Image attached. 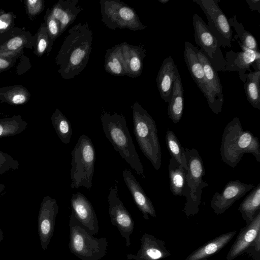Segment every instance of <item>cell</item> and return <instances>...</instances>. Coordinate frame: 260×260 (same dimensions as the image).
<instances>
[{
  "label": "cell",
  "mask_w": 260,
  "mask_h": 260,
  "mask_svg": "<svg viewBox=\"0 0 260 260\" xmlns=\"http://www.w3.org/2000/svg\"><path fill=\"white\" fill-rule=\"evenodd\" d=\"M93 32L87 22L70 28L55 58L58 72L64 79L80 74L88 62L91 52Z\"/></svg>",
  "instance_id": "1"
},
{
  "label": "cell",
  "mask_w": 260,
  "mask_h": 260,
  "mask_svg": "<svg viewBox=\"0 0 260 260\" xmlns=\"http://www.w3.org/2000/svg\"><path fill=\"white\" fill-rule=\"evenodd\" d=\"M221 160L235 168L244 153L252 154L260 162V143L257 137L243 129L239 118L235 117L225 127L220 148Z\"/></svg>",
  "instance_id": "2"
},
{
  "label": "cell",
  "mask_w": 260,
  "mask_h": 260,
  "mask_svg": "<svg viewBox=\"0 0 260 260\" xmlns=\"http://www.w3.org/2000/svg\"><path fill=\"white\" fill-rule=\"evenodd\" d=\"M101 120L105 136L114 150L139 176L144 178V169L129 134L125 116L116 112L111 114L104 112Z\"/></svg>",
  "instance_id": "3"
},
{
  "label": "cell",
  "mask_w": 260,
  "mask_h": 260,
  "mask_svg": "<svg viewBox=\"0 0 260 260\" xmlns=\"http://www.w3.org/2000/svg\"><path fill=\"white\" fill-rule=\"evenodd\" d=\"M134 134L139 148L156 170L161 166V147L154 120L138 102L132 106Z\"/></svg>",
  "instance_id": "4"
},
{
  "label": "cell",
  "mask_w": 260,
  "mask_h": 260,
  "mask_svg": "<svg viewBox=\"0 0 260 260\" xmlns=\"http://www.w3.org/2000/svg\"><path fill=\"white\" fill-rule=\"evenodd\" d=\"M70 176L72 188L92 187L94 171L95 151L91 140L82 135L71 152Z\"/></svg>",
  "instance_id": "5"
},
{
  "label": "cell",
  "mask_w": 260,
  "mask_h": 260,
  "mask_svg": "<svg viewBox=\"0 0 260 260\" xmlns=\"http://www.w3.org/2000/svg\"><path fill=\"white\" fill-rule=\"evenodd\" d=\"M70 252L81 260H100L106 254L108 242L87 232L71 213L69 221Z\"/></svg>",
  "instance_id": "6"
},
{
  "label": "cell",
  "mask_w": 260,
  "mask_h": 260,
  "mask_svg": "<svg viewBox=\"0 0 260 260\" xmlns=\"http://www.w3.org/2000/svg\"><path fill=\"white\" fill-rule=\"evenodd\" d=\"M102 21L109 28L128 29L137 31L146 26L141 21L134 9L119 0H101Z\"/></svg>",
  "instance_id": "7"
},
{
  "label": "cell",
  "mask_w": 260,
  "mask_h": 260,
  "mask_svg": "<svg viewBox=\"0 0 260 260\" xmlns=\"http://www.w3.org/2000/svg\"><path fill=\"white\" fill-rule=\"evenodd\" d=\"M184 150L188 170V193L184 209L187 214L196 213L199 210L203 189L208 184L203 180L205 171L198 151L194 148H185Z\"/></svg>",
  "instance_id": "8"
},
{
  "label": "cell",
  "mask_w": 260,
  "mask_h": 260,
  "mask_svg": "<svg viewBox=\"0 0 260 260\" xmlns=\"http://www.w3.org/2000/svg\"><path fill=\"white\" fill-rule=\"evenodd\" d=\"M203 11L208 20L207 26L219 45L232 48L231 26L226 16L218 5L219 0H194Z\"/></svg>",
  "instance_id": "9"
},
{
  "label": "cell",
  "mask_w": 260,
  "mask_h": 260,
  "mask_svg": "<svg viewBox=\"0 0 260 260\" xmlns=\"http://www.w3.org/2000/svg\"><path fill=\"white\" fill-rule=\"evenodd\" d=\"M192 24L196 44L201 48V50L216 72L224 71L225 60L217 39L204 21L197 14L192 15Z\"/></svg>",
  "instance_id": "10"
},
{
  "label": "cell",
  "mask_w": 260,
  "mask_h": 260,
  "mask_svg": "<svg viewBox=\"0 0 260 260\" xmlns=\"http://www.w3.org/2000/svg\"><path fill=\"white\" fill-rule=\"evenodd\" d=\"M108 212L112 225L116 226L124 239L126 246L131 245L130 236L134 229V221L129 212L120 200L117 184L110 189L108 196Z\"/></svg>",
  "instance_id": "11"
},
{
  "label": "cell",
  "mask_w": 260,
  "mask_h": 260,
  "mask_svg": "<svg viewBox=\"0 0 260 260\" xmlns=\"http://www.w3.org/2000/svg\"><path fill=\"white\" fill-rule=\"evenodd\" d=\"M197 54L202 64L205 75L206 84L205 97L211 110L215 114H218L221 111L224 102L220 78L217 72L202 51L198 49Z\"/></svg>",
  "instance_id": "12"
},
{
  "label": "cell",
  "mask_w": 260,
  "mask_h": 260,
  "mask_svg": "<svg viewBox=\"0 0 260 260\" xmlns=\"http://www.w3.org/2000/svg\"><path fill=\"white\" fill-rule=\"evenodd\" d=\"M59 207L57 201L50 196L43 198L38 217V230L41 247L47 249L52 237Z\"/></svg>",
  "instance_id": "13"
},
{
  "label": "cell",
  "mask_w": 260,
  "mask_h": 260,
  "mask_svg": "<svg viewBox=\"0 0 260 260\" xmlns=\"http://www.w3.org/2000/svg\"><path fill=\"white\" fill-rule=\"evenodd\" d=\"M241 52H235L231 50L226 53L224 71H237L240 79L243 83L246 78V71H260V53L241 47Z\"/></svg>",
  "instance_id": "14"
},
{
  "label": "cell",
  "mask_w": 260,
  "mask_h": 260,
  "mask_svg": "<svg viewBox=\"0 0 260 260\" xmlns=\"http://www.w3.org/2000/svg\"><path fill=\"white\" fill-rule=\"evenodd\" d=\"M254 187L253 184L243 183L239 180H231L221 192L214 194L210 201L211 207L215 213L222 214Z\"/></svg>",
  "instance_id": "15"
},
{
  "label": "cell",
  "mask_w": 260,
  "mask_h": 260,
  "mask_svg": "<svg viewBox=\"0 0 260 260\" xmlns=\"http://www.w3.org/2000/svg\"><path fill=\"white\" fill-rule=\"evenodd\" d=\"M71 214L79 223L90 234L99 232L97 216L92 205L82 193L72 194L71 199Z\"/></svg>",
  "instance_id": "16"
},
{
  "label": "cell",
  "mask_w": 260,
  "mask_h": 260,
  "mask_svg": "<svg viewBox=\"0 0 260 260\" xmlns=\"http://www.w3.org/2000/svg\"><path fill=\"white\" fill-rule=\"evenodd\" d=\"M260 211L246 226L242 228L226 256L227 260H233L244 252L249 247L254 246L260 238Z\"/></svg>",
  "instance_id": "17"
},
{
  "label": "cell",
  "mask_w": 260,
  "mask_h": 260,
  "mask_svg": "<svg viewBox=\"0 0 260 260\" xmlns=\"http://www.w3.org/2000/svg\"><path fill=\"white\" fill-rule=\"evenodd\" d=\"M170 255L164 241L153 235L144 234L141 239V247L136 254H128L127 260H159Z\"/></svg>",
  "instance_id": "18"
},
{
  "label": "cell",
  "mask_w": 260,
  "mask_h": 260,
  "mask_svg": "<svg viewBox=\"0 0 260 260\" xmlns=\"http://www.w3.org/2000/svg\"><path fill=\"white\" fill-rule=\"evenodd\" d=\"M122 176L136 206L142 213L144 218L146 220L148 219L149 215L156 217V213L152 203L146 196L131 170L124 169L122 172Z\"/></svg>",
  "instance_id": "19"
},
{
  "label": "cell",
  "mask_w": 260,
  "mask_h": 260,
  "mask_svg": "<svg viewBox=\"0 0 260 260\" xmlns=\"http://www.w3.org/2000/svg\"><path fill=\"white\" fill-rule=\"evenodd\" d=\"M179 74L172 57L166 58L158 72L156 81L161 98L169 103L172 93L174 84L177 75Z\"/></svg>",
  "instance_id": "20"
},
{
  "label": "cell",
  "mask_w": 260,
  "mask_h": 260,
  "mask_svg": "<svg viewBox=\"0 0 260 260\" xmlns=\"http://www.w3.org/2000/svg\"><path fill=\"white\" fill-rule=\"evenodd\" d=\"M79 0H59L51 9L52 15L59 22L60 35L74 21L78 14L83 10Z\"/></svg>",
  "instance_id": "21"
},
{
  "label": "cell",
  "mask_w": 260,
  "mask_h": 260,
  "mask_svg": "<svg viewBox=\"0 0 260 260\" xmlns=\"http://www.w3.org/2000/svg\"><path fill=\"white\" fill-rule=\"evenodd\" d=\"M198 48L189 42L184 43V58L194 82L203 94H206V84L203 68L198 54Z\"/></svg>",
  "instance_id": "22"
},
{
  "label": "cell",
  "mask_w": 260,
  "mask_h": 260,
  "mask_svg": "<svg viewBox=\"0 0 260 260\" xmlns=\"http://www.w3.org/2000/svg\"><path fill=\"white\" fill-rule=\"evenodd\" d=\"M145 55L146 49L144 48L123 42V55L126 76L136 78L141 75Z\"/></svg>",
  "instance_id": "23"
},
{
  "label": "cell",
  "mask_w": 260,
  "mask_h": 260,
  "mask_svg": "<svg viewBox=\"0 0 260 260\" xmlns=\"http://www.w3.org/2000/svg\"><path fill=\"white\" fill-rule=\"evenodd\" d=\"M170 190L174 196L186 197L188 193V170L175 160L170 159L168 166Z\"/></svg>",
  "instance_id": "24"
},
{
  "label": "cell",
  "mask_w": 260,
  "mask_h": 260,
  "mask_svg": "<svg viewBox=\"0 0 260 260\" xmlns=\"http://www.w3.org/2000/svg\"><path fill=\"white\" fill-rule=\"evenodd\" d=\"M236 233L234 231L218 236L193 251L185 260H205L225 247Z\"/></svg>",
  "instance_id": "25"
},
{
  "label": "cell",
  "mask_w": 260,
  "mask_h": 260,
  "mask_svg": "<svg viewBox=\"0 0 260 260\" xmlns=\"http://www.w3.org/2000/svg\"><path fill=\"white\" fill-rule=\"evenodd\" d=\"M123 42L108 49L105 55V71L114 76L125 75V68L123 55Z\"/></svg>",
  "instance_id": "26"
},
{
  "label": "cell",
  "mask_w": 260,
  "mask_h": 260,
  "mask_svg": "<svg viewBox=\"0 0 260 260\" xmlns=\"http://www.w3.org/2000/svg\"><path fill=\"white\" fill-rule=\"evenodd\" d=\"M168 103V115L173 122L176 124L180 121L184 109V89L179 74L177 76L172 96Z\"/></svg>",
  "instance_id": "27"
},
{
  "label": "cell",
  "mask_w": 260,
  "mask_h": 260,
  "mask_svg": "<svg viewBox=\"0 0 260 260\" xmlns=\"http://www.w3.org/2000/svg\"><path fill=\"white\" fill-rule=\"evenodd\" d=\"M238 211L247 224L260 211V184L255 187L240 205Z\"/></svg>",
  "instance_id": "28"
},
{
  "label": "cell",
  "mask_w": 260,
  "mask_h": 260,
  "mask_svg": "<svg viewBox=\"0 0 260 260\" xmlns=\"http://www.w3.org/2000/svg\"><path fill=\"white\" fill-rule=\"evenodd\" d=\"M260 71L250 70L243 83L247 101L254 108L260 110Z\"/></svg>",
  "instance_id": "29"
},
{
  "label": "cell",
  "mask_w": 260,
  "mask_h": 260,
  "mask_svg": "<svg viewBox=\"0 0 260 260\" xmlns=\"http://www.w3.org/2000/svg\"><path fill=\"white\" fill-rule=\"evenodd\" d=\"M30 93L21 85L13 86L0 89V100L12 105H20L27 103Z\"/></svg>",
  "instance_id": "30"
},
{
  "label": "cell",
  "mask_w": 260,
  "mask_h": 260,
  "mask_svg": "<svg viewBox=\"0 0 260 260\" xmlns=\"http://www.w3.org/2000/svg\"><path fill=\"white\" fill-rule=\"evenodd\" d=\"M52 124L60 141L64 144L70 142L73 131L69 120L57 108L51 117Z\"/></svg>",
  "instance_id": "31"
},
{
  "label": "cell",
  "mask_w": 260,
  "mask_h": 260,
  "mask_svg": "<svg viewBox=\"0 0 260 260\" xmlns=\"http://www.w3.org/2000/svg\"><path fill=\"white\" fill-rule=\"evenodd\" d=\"M28 123L20 115L0 118V138L14 136L22 133Z\"/></svg>",
  "instance_id": "32"
},
{
  "label": "cell",
  "mask_w": 260,
  "mask_h": 260,
  "mask_svg": "<svg viewBox=\"0 0 260 260\" xmlns=\"http://www.w3.org/2000/svg\"><path fill=\"white\" fill-rule=\"evenodd\" d=\"M228 21L230 26L234 27L237 33L235 38L240 47L254 51H259L256 40L251 33L245 29L241 23L238 21L235 15L228 19Z\"/></svg>",
  "instance_id": "33"
},
{
  "label": "cell",
  "mask_w": 260,
  "mask_h": 260,
  "mask_svg": "<svg viewBox=\"0 0 260 260\" xmlns=\"http://www.w3.org/2000/svg\"><path fill=\"white\" fill-rule=\"evenodd\" d=\"M166 142L171 158L187 169L184 148L181 146L180 141L172 131H167Z\"/></svg>",
  "instance_id": "34"
},
{
  "label": "cell",
  "mask_w": 260,
  "mask_h": 260,
  "mask_svg": "<svg viewBox=\"0 0 260 260\" xmlns=\"http://www.w3.org/2000/svg\"><path fill=\"white\" fill-rule=\"evenodd\" d=\"M45 16V24L49 36V46L47 51L49 54L54 41L60 35V25L59 22L52 15L50 9L47 10Z\"/></svg>",
  "instance_id": "35"
},
{
  "label": "cell",
  "mask_w": 260,
  "mask_h": 260,
  "mask_svg": "<svg viewBox=\"0 0 260 260\" xmlns=\"http://www.w3.org/2000/svg\"><path fill=\"white\" fill-rule=\"evenodd\" d=\"M26 40L23 36H16L0 46V55L7 56L16 53L26 44Z\"/></svg>",
  "instance_id": "36"
},
{
  "label": "cell",
  "mask_w": 260,
  "mask_h": 260,
  "mask_svg": "<svg viewBox=\"0 0 260 260\" xmlns=\"http://www.w3.org/2000/svg\"><path fill=\"white\" fill-rule=\"evenodd\" d=\"M19 161L11 155L0 150V175L18 169Z\"/></svg>",
  "instance_id": "37"
},
{
  "label": "cell",
  "mask_w": 260,
  "mask_h": 260,
  "mask_svg": "<svg viewBox=\"0 0 260 260\" xmlns=\"http://www.w3.org/2000/svg\"><path fill=\"white\" fill-rule=\"evenodd\" d=\"M49 46V36L45 23L40 27L37 39L36 51L39 56H41L47 50Z\"/></svg>",
  "instance_id": "38"
},
{
  "label": "cell",
  "mask_w": 260,
  "mask_h": 260,
  "mask_svg": "<svg viewBox=\"0 0 260 260\" xmlns=\"http://www.w3.org/2000/svg\"><path fill=\"white\" fill-rule=\"evenodd\" d=\"M26 7L29 15L35 16L40 13L44 9L43 1L41 0H27Z\"/></svg>",
  "instance_id": "39"
},
{
  "label": "cell",
  "mask_w": 260,
  "mask_h": 260,
  "mask_svg": "<svg viewBox=\"0 0 260 260\" xmlns=\"http://www.w3.org/2000/svg\"><path fill=\"white\" fill-rule=\"evenodd\" d=\"M13 16L11 13H2L0 14V32L7 30L12 23Z\"/></svg>",
  "instance_id": "40"
},
{
  "label": "cell",
  "mask_w": 260,
  "mask_h": 260,
  "mask_svg": "<svg viewBox=\"0 0 260 260\" xmlns=\"http://www.w3.org/2000/svg\"><path fill=\"white\" fill-rule=\"evenodd\" d=\"M12 64V61L7 56L0 55V70H5L10 68Z\"/></svg>",
  "instance_id": "41"
},
{
  "label": "cell",
  "mask_w": 260,
  "mask_h": 260,
  "mask_svg": "<svg viewBox=\"0 0 260 260\" xmlns=\"http://www.w3.org/2000/svg\"><path fill=\"white\" fill-rule=\"evenodd\" d=\"M249 6V8L252 11H257L260 13V1L259 0H246Z\"/></svg>",
  "instance_id": "42"
},
{
  "label": "cell",
  "mask_w": 260,
  "mask_h": 260,
  "mask_svg": "<svg viewBox=\"0 0 260 260\" xmlns=\"http://www.w3.org/2000/svg\"><path fill=\"white\" fill-rule=\"evenodd\" d=\"M5 185L3 183L0 184V194L3 192V191L5 190Z\"/></svg>",
  "instance_id": "43"
},
{
  "label": "cell",
  "mask_w": 260,
  "mask_h": 260,
  "mask_svg": "<svg viewBox=\"0 0 260 260\" xmlns=\"http://www.w3.org/2000/svg\"><path fill=\"white\" fill-rule=\"evenodd\" d=\"M4 239V233L2 230L0 228V242Z\"/></svg>",
  "instance_id": "44"
},
{
  "label": "cell",
  "mask_w": 260,
  "mask_h": 260,
  "mask_svg": "<svg viewBox=\"0 0 260 260\" xmlns=\"http://www.w3.org/2000/svg\"><path fill=\"white\" fill-rule=\"evenodd\" d=\"M159 2L162 4H166L169 2V0H158Z\"/></svg>",
  "instance_id": "45"
},
{
  "label": "cell",
  "mask_w": 260,
  "mask_h": 260,
  "mask_svg": "<svg viewBox=\"0 0 260 260\" xmlns=\"http://www.w3.org/2000/svg\"><path fill=\"white\" fill-rule=\"evenodd\" d=\"M0 118H1V115H0Z\"/></svg>",
  "instance_id": "46"
}]
</instances>
